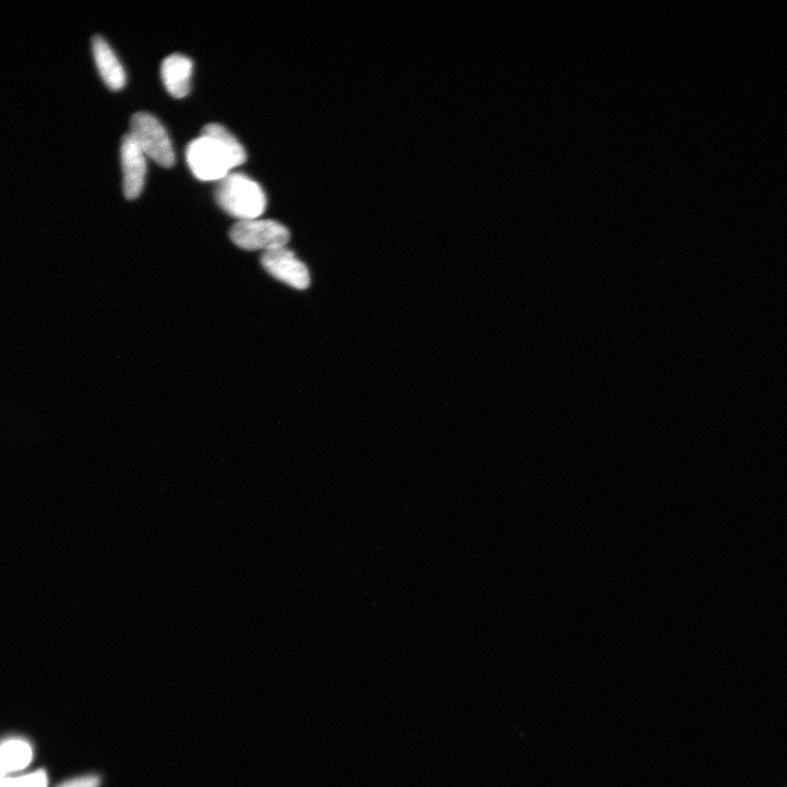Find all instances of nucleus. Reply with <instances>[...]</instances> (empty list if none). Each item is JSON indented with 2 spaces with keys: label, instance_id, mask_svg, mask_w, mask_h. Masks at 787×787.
I'll list each match as a JSON object with an SVG mask.
<instances>
[{
  "label": "nucleus",
  "instance_id": "f257e3e1",
  "mask_svg": "<svg viewBox=\"0 0 787 787\" xmlns=\"http://www.w3.org/2000/svg\"><path fill=\"white\" fill-rule=\"evenodd\" d=\"M216 201L239 221L260 218L266 210L267 197L262 186L242 173H229L218 181Z\"/></svg>",
  "mask_w": 787,
  "mask_h": 787
},
{
  "label": "nucleus",
  "instance_id": "f03ea898",
  "mask_svg": "<svg viewBox=\"0 0 787 787\" xmlns=\"http://www.w3.org/2000/svg\"><path fill=\"white\" fill-rule=\"evenodd\" d=\"M129 135L144 155L159 166L163 168L174 166L175 154L171 138L157 117L147 112L134 114Z\"/></svg>",
  "mask_w": 787,
  "mask_h": 787
},
{
  "label": "nucleus",
  "instance_id": "7ed1b4c3",
  "mask_svg": "<svg viewBox=\"0 0 787 787\" xmlns=\"http://www.w3.org/2000/svg\"><path fill=\"white\" fill-rule=\"evenodd\" d=\"M230 239L240 249L267 252L285 248L290 241V232L274 220H245L232 226Z\"/></svg>",
  "mask_w": 787,
  "mask_h": 787
},
{
  "label": "nucleus",
  "instance_id": "20e7f679",
  "mask_svg": "<svg viewBox=\"0 0 787 787\" xmlns=\"http://www.w3.org/2000/svg\"><path fill=\"white\" fill-rule=\"evenodd\" d=\"M186 161L195 178L220 181L233 169L226 151L215 139L201 135L186 148Z\"/></svg>",
  "mask_w": 787,
  "mask_h": 787
},
{
  "label": "nucleus",
  "instance_id": "39448f33",
  "mask_svg": "<svg viewBox=\"0 0 787 787\" xmlns=\"http://www.w3.org/2000/svg\"><path fill=\"white\" fill-rule=\"evenodd\" d=\"M261 263L266 272L292 288L305 290L310 287L309 268L286 248L264 252Z\"/></svg>",
  "mask_w": 787,
  "mask_h": 787
},
{
  "label": "nucleus",
  "instance_id": "423d86ee",
  "mask_svg": "<svg viewBox=\"0 0 787 787\" xmlns=\"http://www.w3.org/2000/svg\"><path fill=\"white\" fill-rule=\"evenodd\" d=\"M121 161L124 195L129 201H133L143 193L147 163L144 152L140 150L129 134L125 135L122 140Z\"/></svg>",
  "mask_w": 787,
  "mask_h": 787
},
{
  "label": "nucleus",
  "instance_id": "0eeeda50",
  "mask_svg": "<svg viewBox=\"0 0 787 787\" xmlns=\"http://www.w3.org/2000/svg\"><path fill=\"white\" fill-rule=\"evenodd\" d=\"M194 64L189 57L172 54L161 64V78L164 87L176 99L185 98L191 91Z\"/></svg>",
  "mask_w": 787,
  "mask_h": 787
},
{
  "label": "nucleus",
  "instance_id": "6e6552de",
  "mask_svg": "<svg viewBox=\"0 0 787 787\" xmlns=\"http://www.w3.org/2000/svg\"><path fill=\"white\" fill-rule=\"evenodd\" d=\"M92 52L104 84L113 91L122 90L126 85L125 70L109 43L100 35H95L92 39Z\"/></svg>",
  "mask_w": 787,
  "mask_h": 787
},
{
  "label": "nucleus",
  "instance_id": "1a4fd4ad",
  "mask_svg": "<svg viewBox=\"0 0 787 787\" xmlns=\"http://www.w3.org/2000/svg\"><path fill=\"white\" fill-rule=\"evenodd\" d=\"M32 760V749L23 740L14 739L0 745V769L6 774L27 768Z\"/></svg>",
  "mask_w": 787,
  "mask_h": 787
},
{
  "label": "nucleus",
  "instance_id": "9d476101",
  "mask_svg": "<svg viewBox=\"0 0 787 787\" xmlns=\"http://www.w3.org/2000/svg\"><path fill=\"white\" fill-rule=\"evenodd\" d=\"M216 140L223 150L226 151L233 168L242 166L248 156L239 140L234 137L226 127L220 124L211 123L203 128L202 134Z\"/></svg>",
  "mask_w": 787,
  "mask_h": 787
},
{
  "label": "nucleus",
  "instance_id": "9b49d317",
  "mask_svg": "<svg viewBox=\"0 0 787 787\" xmlns=\"http://www.w3.org/2000/svg\"><path fill=\"white\" fill-rule=\"evenodd\" d=\"M49 779L45 771H38L18 778H5L0 787H48Z\"/></svg>",
  "mask_w": 787,
  "mask_h": 787
},
{
  "label": "nucleus",
  "instance_id": "f8f14e48",
  "mask_svg": "<svg viewBox=\"0 0 787 787\" xmlns=\"http://www.w3.org/2000/svg\"><path fill=\"white\" fill-rule=\"evenodd\" d=\"M100 779L96 775H86L74 780L67 781L57 787H99Z\"/></svg>",
  "mask_w": 787,
  "mask_h": 787
},
{
  "label": "nucleus",
  "instance_id": "ddd939ff",
  "mask_svg": "<svg viewBox=\"0 0 787 787\" xmlns=\"http://www.w3.org/2000/svg\"><path fill=\"white\" fill-rule=\"evenodd\" d=\"M5 775H6V774L3 772V770H2V769H0V783H2V782H3V780L5 779Z\"/></svg>",
  "mask_w": 787,
  "mask_h": 787
}]
</instances>
